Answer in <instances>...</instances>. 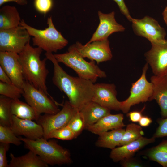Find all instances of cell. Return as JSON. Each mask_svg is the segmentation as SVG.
I'll list each match as a JSON object with an SVG mask.
<instances>
[{
  "mask_svg": "<svg viewBox=\"0 0 167 167\" xmlns=\"http://www.w3.org/2000/svg\"><path fill=\"white\" fill-rule=\"evenodd\" d=\"M0 81L5 83L9 84H13L8 75L0 66Z\"/></svg>",
  "mask_w": 167,
  "mask_h": 167,
  "instance_id": "cell-38",
  "label": "cell"
},
{
  "mask_svg": "<svg viewBox=\"0 0 167 167\" xmlns=\"http://www.w3.org/2000/svg\"><path fill=\"white\" fill-rule=\"evenodd\" d=\"M54 55L58 62L72 69L78 76L90 80L94 83L98 78L107 76L105 72L95 64V61H86L72 45L69 47L67 52Z\"/></svg>",
  "mask_w": 167,
  "mask_h": 167,
  "instance_id": "cell-4",
  "label": "cell"
},
{
  "mask_svg": "<svg viewBox=\"0 0 167 167\" xmlns=\"http://www.w3.org/2000/svg\"><path fill=\"white\" fill-rule=\"evenodd\" d=\"M30 36L26 29L20 25L0 30V51L19 54L30 41Z\"/></svg>",
  "mask_w": 167,
  "mask_h": 167,
  "instance_id": "cell-9",
  "label": "cell"
},
{
  "mask_svg": "<svg viewBox=\"0 0 167 167\" xmlns=\"http://www.w3.org/2000/svg\"><path fill=\"white\" fill-rule=\"evenodd\" d=\"M142 111H133L130 112L127 115L130 120L132 122H138L142 117Z\"/></svg>",
  "mask_w": 167,
  "mask_h": 167,
  "instance_id": "cell-37",
  "label": "cell"
},
{
  "mask_svg": "<svg viewBox=\"0 0 167 167\" xmlns=\"http://www.w3.org/2000/svg\"><path fill=\"white\" fill-rule=\"evenodd\" d=\"M120 164L123 167H141L142 163L133 157L125 158L121 161Z\"/></svg>",
  "mask_w": 167,
  "mask_h": 167,
  "instance_id": "cell-35",
  "label": "cell"
},
{
  "mask_svg": "<svg viewBox=\"0 0 167 167\" xmlns=\"http://www.w3.org/2000/svg\"><path fill=\"white\" fill-rule=\"evenodd\" d=\"M67 126L73 132L75 139L85 129V123L84 118L79 111L72 118Z\"/></svg>",
  "mask_w": 167,
  "mask_h": 167,
  "instance_id": "cell-30",
  "label": "cell"
},
{
  "mask_svg": "<svg viewBox=\"0 0 167 167\" xmlns=\"http://www.w3.org/2000/svg\"><path fill=\"white\" fill-rule=\"evenodd\" d=\"M13 131L11 127L0 125V142L19 146L22 141Z\"/></svg>",
  "mask_w": 167,
  "mask_h": 167,
  "instance_id": "cell-29",
  "label": "cell"
},
{
  "mask_svg": "<svg viewBox=\"0 0 167 167\" xmlns=\"http://www.w3.org/2000/svg\"><path fill=\"white\" fill-rule=\"evenodd\" d=\"M144 132L141 126L135 123L128 124L125 129L120 146L128 144L142 137Z\"/></svg>",
  "mask_w": 167,
  "mask_h": 167,
  "instance_id": "cell-27",
  "label": "cell"
},
{
  "mask_svg": "<svg viewBox=\"0 0 167 167\" xmlns=\"http://www.w3.org/2000/svg\"><path fill=\"white\" fill-rule=\"evenodd\" d=\"M42 50L39 47H32L29 41L19 54V60L25 80L52 98L48 92L46 85L49 73L46 66L48 59L46 57L42 60L40 58Z\"/></svg>",
  "mask_w": 167,
  "mask_h": 167,
  "instance_id": "cell-2",
  "label": "cell"
},
{
  "mask_svg": "<svg viewBox=\"0 0 167 167\" xmlns=\"http://www.w3.org/2000/svg\"><path fill=\"white\" fill-rule=\"evenodd\" d=\"M167 76V73H166V75H165Z\"/></svg>",
  "mask_w": 167,
  "mask_h": 167,
  "instance_id": "cell-42",
  "label": "cell"
},
{
  "mask_svg": "<svg viewBox=\"0 0 167 167\" xmlns=\"http://www.w3.org/2000/svg\"><path fill=\"white\" fill-rule=\"evenodd\" d=\"M19 138L26 149L33 152L48 165L70 164L72 162L69 151L54 140H48L43 137L36 140Z\"/></svg>",
  "mask_w": 167,
  "mask_h": 167,
  "instance_id": "cell-3",
  "label": "cell"
},
{
  "mask_svg": "<svg viewBox=\"0 0 167 167\" xmlns=\"http://www.w3.org/2000/svg\"><path fill=\"white\" fill-rule=\"evenodd\" d=\"M11 109L12 115L19 118L36 121L37 119L33 109L27 103L21 101L19 99H12Z\"/></svg>",
  "mask_w": 167,
  "mask_h": 167,
  "instance_id": "cell-24",
  "label": "cell"
},
{
  "mask_svg": "<svg viewBox=\"0 0 167 167\" xmlns=\"http://www.w3.org/2000/svg\"><path fill=\"white\" fill-rule=\"evenodd\" d=\"M124 116L122 113L107 115L94 124L87 126L85 129L98 135L109 130L123 128L125 125L123 122Z\"/></svg>",
  "mask_w": 167,
  "mask_h": 167,
  "instance_id": "cell-19",
  "label": "cell"
},
{
  "mask_svg": "<svg viewBox=\"0 0 167 167\" xmlns=\"http://www.w3.org/2000/svg\"><path fill=\"white\" fill-rule=\"evenodd\" d=\"M22 89V96L27 103L35 110L37 119L42 113L53 114L60 110L58 103L53 98L28 81L24 80Z\"/></svg>",
  "mask_w": 167,
  "mask_h": 167,
  "instance_id": "cell-6",
  "label": "cell"
},
{
  "mask_svg": "<svg viewBox=\"0 0 167 167\" xmlns=\"http://www.w3.org/2000/svg\"><path fill=\"white\" fill-rule=\"evenodd\" d=\"M159 126L153 137L155 138L167 136V118L160 119Z\"/></svg>",
  "mask_w": 167,
  "mask_h": 167,
  "instance_id": "cell-33",
  "label": "cell"
},
{
  "mask_svg": "<svg viewBox=\"0 0 167 167\" xmlns=\"http://www.w3.org/2000/svg\"><path fill=\"white\" fill-rule=\"evenodd\" d=\"M151 49L144 54L147 63L154 75L163 76L167 73V40L151 43Z\"/></svg>",
  "mask_w": 167,
  "mask_h": 167,
  "instance_id": "cell-12",
  "label": "cell"
},
{
  "mask_svg": "<svg viewBox=\"0 0 167 167\" xmlns=\"http://www.w3.org/2000/svg\"><path fill=\"white\" fill-rule=\"evenodd\" d=\"M11 160L9 167H48L49 165L37 155L29 150L23 156L15 157L12 153L10 155Z\"/></svg>",
  "mask_w": 167,
  "mask_h": 167,
  "instance_id": "cell-21",
  "label": "cell"
},
{
  "mask_svg": "<svg viewBox=\"0 0 167 167\" xmlns=\"http://www.w3.org/2000/svg\"><path fill=\"white\" fill-rule=\"evenodd\" d=\"M9 2H14L20 5H25L27 4V0H0V6Z\"/></svg>",
  "mask_w": 167,
  "mask_h": 167,
  "instance_id": "cell-40",
  "label": "cell"
},
{
  "mask_svg": "<svg viewBox=\"0 0 167 167\" xmlns=\"http://www.w3.org/2000/svg\"><path fill=\"white\" fill-rule=\"evenodd\" d=\"M84 58L99 63L110 60L113 55L108 38L93 41L83 45L79 42L72 45Z\"/></svg>",
  "mask_w": 167,
  "mask_h": 167,
  "instance_id": "cell-10",
  "label": "cell"
},
{
  "mask_svg": "<svg viewBox=\"0 0 167 167\" xmlns=\"http://www.w3.org/2000/svg\"><path fill=\"white\" fill-rule=\"evenodd\" d=\"M144 153L150 160L157 162L163 167H167V139L147 149Z\"/></svg>",
  "mask_w": 167,
  "mask_h": 167,
  "instance_id": "cell-25",
  "label": "cell"
},
{
  "mask_svg": "<svg viewBox=\"0 0 167 167\" xmlns=\"http://www.w3.org/2000/svg\"><path fill=\"white\" fill-rule=\"evenodd\" d=\"M10 144L0 143V167H9L6 154L10 147Z\"/></svg>",
  "mask_w": 167,
  "mask_h": 167,
  "instance_id": "cell-34",
  "label": "cell"
},
{
  "mask_svg": "<svg viewBox=\"0 0 167 167\" xmlns=\"http://www.w3.org/2000/svg\"><path fill=\"white\" fill-rule=\"evenodd\" d=\"M79 110L66 100L62 109L54 114L45 113L40 115L36 121L42 126L43 138L48 139L49 134L54 130L67 126Z\"/></svg>",
  "mask_w": 167,
  "mask_h": 167,
  "instance_id": "cell-8",
  "label": "cell"
},
{
  "mask_svg": "<svg viewBox=\"0 0 167 167\" xmlns=\"http://www.w3.org/2000/svg\"><path fill=\"white\" fill-rule=\"evenodd\" d=\"M98 14L100 21L99 25L90 40L86 44L108 38L112 34L123 32L125 29L122 25L116 22L114 11L104 14L99 11Z\"/></svg>",
  "mask_w": 167,
  "mask_h": 167,
  "instance_id": "cell-15",
  "label": "cell"
},
{
  "mask_svg": "<svg viewBox=\"0 0 167 167\" xmlns=\"http://www.w3.org/2000/svg\"><path fill=\"white\" fill-rule=\"evenodd\" d=\"M148 66L147 63L145 64L140 77L132 84L129 96L125 100L120 101V110L124 113H128L133 105L150 101L153 88L152 83L148 82L146 78Z\"/></svg>",
  "mask_w": 167,
  "mask_h": 167,
  "instance_id": "cell-7",
  "label": "cell"
},
{
  "mask_svg": "<svg viewBox=\"0 0 167 167\" xmlns=\"http://www.w3.org/2000/svg\"><path fill=\"white\" fill-rule=\"evenodd\" d=\"M48 27L44 30L36 29L27 24L23 19L20 25L24 27L32 39L33 45L46 52H56L66 46L68 41L58 31L53 24L51 16L47 20Z\"/></svg>",
  "mask_w": 167,
  "mask_h": 167,
  "instance_id": "cell-5",
  "label": "cell"
},
{
  "mask_svg": "<svg viewBox=\"0 0 167 167\" xmlns=\"http://www.w3.org/2000/svg\"><path fill=\"white\" fill-rule=\"evenodd\" d=\"M153 85V93L150 101L155 100L163 118H167V76L153 75L150 78Z\"/></svg>",
  "mask_w": 167,
  "mask_h": 167,
  "instance_id": "cell-18",
  "label": "cell"
},
{
  "mask_svg": "<svg viewBox=\"0 0 167 167\" xmlns=\"http://www.w3.org/2000/svg\"><path fill=\"white\" fill-rule=\"evenodd\" d=\"M131 22L135 34L146 38L151 43L165 39L166 31L152 17L145 16L141 19L133 18Z\"/></svg>",
  "mask_w": 167,
  "mask_h": 167,
  "instance_id": "cell-11",
  "label": "cell"
},
{
  "mask_svg": "<svg viewBox=\"0 0 167 167\" xmlns=\"http://www.w3.org/2000/svg\"><path fill=\"white\" fill-rule=\"evenodd\" d=\"M125 129L119 128L101 133L95 143V145L99 147L111 149L119 146L125 132Z\"/></svg>",
  "mask_w": 167,
  "mask_h": 167,
  "instance_id": "cell-22",
  "label": "cell"
},
{
  "mask_svg": "<svg viewBox=\"0 0 167 167\" xmlns=\"http://www.w3.org/2000/svg\"><path fill=\"white\" fill-rule=\"evenodd\" d=\"M155 139L153 136L150 138L143 136L128 144L119 146L111 150L110 157L113 162H118L123 159L133 157L137 152L155 142Z\"/></svg>",
  "mask_w": 167,
  "mask_h": 167,
  "instance_id": "cell-17",
  "label": "cell"
},
{
  "mask_svg": "<svg viewBox=\"0 0 167 167\" xmlns=\"http://www.w3.org/2000/svg\"><path fill=\"white\" fill-rule=\"evenodd\" d=\"M11 127L17 136L23 135L31 140H36L43 137L42 126L32 120L21 119L13 115Z\"/></svg>",
  "mask_w": 167,
  "mask_h": 167,
  "instance_id": "cell-16",
  "label": "cell"
},
{
  "mask_svg": "<svg viewBox=\"0 0 167 167\" xmlns=\"http://www.w3.org/2000/svg\"><path fill=\"white\" fill-rule=\"evenodd\" d=\"M162 14L164 22L167 26V6L164 10Z\"/></svg>",
  "mask_w": 167,
  "mask_h": 167,
  "instance_id": "cell-41",
  "label": "cell"
},
{
  "mask_svg": "<svg viewBox=\"0 0 167 167\" xmlns=\"http://www.w3.org/2000/svg\"><path fill=\"white\" fill-rule=\"evenodd\" d=\"M53 5L52 0H34V1L36 9L45 15L51 10Z\"/></svg>",
  "mask_w": 167,
  "mask_h": 167,
  "instance_id": "cell-32",
  "label": "cell"
},
{
  "mask_svg": "<svg viewBox=\"0 0 167 167\" xmlns=\"http://www.w3.org/2000/svg\"><path fill=\"white\" fill-rule=\"evenodd\" d=\"M21 19L19 13L15 6L6 5L0 9V30L18 26Z\"/></svg>",
  "mask_w": 167,
  "mask_h": 167,
  "instance_id": "cell-23",
  "label": "cell"
},
{
  "mask_svg": "<svg viewBox=\"0 0 167 167\" xmlns=\"http://www.w3.org/2000/svg\"><path fill=\"white\" fill-rule=\"evenodd\" d=\"M12 100L5 96H0V125L11 126L13 115L11 109Z\"/></svg>",
  "mask_w": 167,
  "mask_h": 167,
  "instance_id": "cell-26",
  "label": "cell"
},
{
  "mask_svg": "<svg viewBox=\"0 0 167 167\" xmlns=\"http://www.w3.org/2000/svg\"><path fill=\"white\" fill-rule=\"evenodd\" d=\"M22 88L13 84H9L0 81V94L13 100L19 99L22 95Z\"/></svg>",
  "mask_w": 167,
  "mask_h": 167,
  "instance_id": "cell-28",
  "label": "cell"
},
{
  "mask_svg": "<svg viewBox=\"0 0 167 167\" xmlns=\"http://www.w3.org/2000/svg\"><path fill=\"white\" fill-rule=\"evenodd\" d=\"M56 138L62 140H71L75 139L74 134L68 126L56 130L49 135L48 139Z\"/></svg>",
  "mask_w": 167,
  "mask_h": 167,
  "instance_id": "cell-31",
  "label": "cell"
},
{
  "mask_svg": "<svg viewBox=\"0 0 167 167\" xmlns=\"http://www.w3.org/2000/svg\"><path fill=\"white\" fill-rule=\"evenodd\" d=\"M116 87L113 84H94L92 101L110 110H120V101L116 97Z\"/></svg>",
  "mask_w": 167,
  "mask_h": 167,
  "instance_id": "cell-14",
  "label": "cell"
},
{
  "mask_svg": "<svg viewBox=\"0 0 167 167\" xmlns=\"http://www.w3.org/2000/svg\"><path fill=\"white\" fill-rule=\"evenodd\" d=\"M0 66L8 75L12 83L22 88L25 80L19 54L11 52L0 51Z\"/></svg>",
  "mask_w": 167,
  "mask_h": 167,
  "instance_id": "cell-13",
  "label": "cell"
},
{
  "mask_svg": "<svg viewBox=\"0 0 167 167\" xmlns=\"http://www.w3.org/2000/svg\"><path fill=\"white\" fill-rule=\"evenodd\" d=\"M45 55L54 65L52 78L53 84L66 95L73 106L79 110L92 100L94 92L93 82L68 74L60 66L52 53L46 52Z\"/></svg>",
  "mask_w": 167,
  "mask_h": 167,
  "instance_id": "cell-1",
  "label": "cell"
},
{
  "mask_svg": "<svg viewBox=\"0 0 167 167\" xmlns=\"http://www.w3.org/2000/svg\"><path fill=\"white\" fill-rule=\"evenodd\" d=\"M84 117L85 128L110 113L111 110L91 100L85 103L79 110Z\"/></svg>",
  "mask_w": 167,
  "mask_h": 167,
  "instance_id": "cell-20",
  "label": "cell"
},
{
  "mask_svg": "<svg viewBox=\"0 0 167 167\" xmlns=\"http://www.w3.org/2000/svg\"><path fill=\"white\" fill-rule=\"evenodd\" d=\"M118 5L121 13L128 20L131 22L133 18L131 17L128 8L126 5L124 0H113Z\"/></svg>",
  "mask_w": 167,
  "mask_h": 167,
  "instance_id": "cell-36",
  "label": "cell"
},
{
  "mask_svg": "<svg viewBox=\"0 0 167 167\" xmlns=\"http://www.w3.org/2000/svg\"><path fill=\"white\" fill-rule=\"evenodd\" d=\"M139 125L141 127L148 126L152 122V119L147 116H142L139 122Z\"/></svg>",
  "mask_w": 167,
  "mask_h": 167,
  "instance_id": "cell-39",
  "label": "cell"
}]
</instances>
